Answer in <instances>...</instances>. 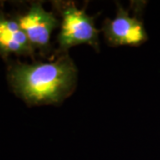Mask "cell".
<instances>
[{"label": "cell", "mask_w": 160, "mask_h": 160, "mask_svg": "<svg viewBox=\"0 0 160 160\" xmlns=\"http://www.w3.org/2000/svg\"><path fill=\"white\" fill-rule=\"evenodd\" d=\"M8 78L14 92L28 104H52L61 102L73 92L77 69L64 54L53 62L15 64Z\"/></svg>", "instance_id": "cell-1"}, {"label": "cell", "mask_w": 160, "mask_h": 160, "mask_svg": "<svg viewBox=\"0 0 160 160\" xmlns=\"http://www.w3.org/2000/svg\"><path fill=\"white\" fill-rule=\"evenodd\" d=\"M62 21L57 42L60 50L67 52L71 47L87 44L98 49L99 30L94 18L84 10L78 9L74 3H66L59 8Z\"/></svg>", "instance_id": "cell-2"}, {"label": "cell", "mask_w": 160, "mask_h": 160, "mask_svg": "<svg viewBox=\"0 0 160 160\" xmlns=\"http://www.w3.org/2000/svg\"><path fill=\"white\" fill-rule=\"evenodd\" d=\"M14 19L35 51L45 53L49 50L52 34L61 23L52 12L46 11L40 3L36 2L26 12Z\"/></svg>", "instance_id": "cell-3"}, {"label": "cell", "mask_w": 160, "mask_h": 160, "mask_svg": "<svg viewBox=\"0 0 160 160\" xmlns=\"http://www.w3.org/2000/svg\"><path fill=\"white\" fill-rule=\"evenodd\" d=\"M102 31L107 42L113 46H139L148 39L142 22L130 16L119 4L116 17L105 21Z\"/></svg>", "instance_id": "cell-4"}, {"label": "cell", "mask_w": 160, "mask_h": 160, "mask_svg": "<svg viewBox=\"0 0 160 160\" xmlns=\"http://www.w3.org/2000/svg\"><path fill=\"white\" fill-rule=\"evenodd\" d=\"M35 52L28 38L15 19L6 18L0 13V54L31 56Z\"/></svg>", "instance_id": "cell-5"}]
</instances>
